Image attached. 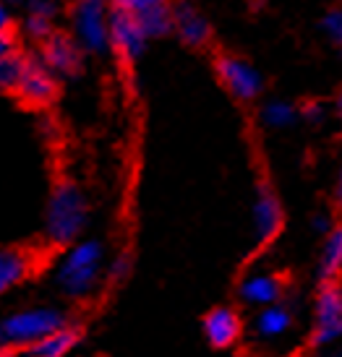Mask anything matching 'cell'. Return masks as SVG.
Returning <instances> with one entry per match:
<instances>
[{"label":"cell","instance_id":"1","mask_svg":"<svg viewBox=\"0 0 342 357\" xmlns=\"http://www.w3.org/2000/svg\"><path fill=\"white\" fill-rule=\"evenodd\" d=\"M102 264H105V248L100 240H76L55 264L52 279L66 298L87 300L100 284L105 271Z\"/></svg>","mask_w":342,"mask_h":357},{"label":"cell","instance_id":"2","mask_svg":"<svg viewBox=\"0 0 342 357\" xmlns=\"http://www.w3.org/2000/svg\"><path fill=\"white\" fill-rule=\"evenodd\" d=\"M89 219V204L84 190L63 180L58 183L50 193L47 201V211H45V232L52 245H70L81 238V232L87 227Z\"/></svg>","mask_w":342,"mask_h":357},{"label":"cell","instance_id":"3","mask_svg":"<svg viewBox=\"0 0 342 357\" xmlns=\"http://www.w3.org/2000/svg\"><path fill=\"white\" fill-rule=\"evenodd\" d=\"M61 326H66V316L58 307H24V310H16L0 321V344L16 352V349L29 347L34 342H40L42 337L58 331Z\"/></svg>","mask_w":342,"mask_h":357},{"label":"cell","instance_id":"4","mask_svg":"<svg viewBox=\"0 0 342 357\" xmlns=\"http://www.w3.org/2000/svg\"><path fill=\"white\" fill-rule=\"evenodd\" d=\"M73 40L84 52H105L110 47V6L107 0H76L73 13Z\"/></svg>","mask_w":342,"mask_h":357},{"label":"cell","instance_id":"5","mask_svg":"<svg viewBox=\"0 0 342 357\" xmlns=\"http://www.w3.org/2000/svg\"><path fill=\"white\" fill-rule=\"evenodd\" d=\"M311 344L316 349L342 344V287L334 282H324V287L319 289L313 305Z\"/></svg>","mask_w":342,"mask_h":357},{"label":"cell","instance_id":"6","mask_svg":"<svg viewBox=\"0 0 342 357\" xmlns=\"http://www.w3.org/2000/svg\"><path fill=\"white\" fill-rule=\"evenodd\" d=\"M13 91L31 107H45V105H50L55 100L58 81H55V73L42 60L24 58L19 81H16V89Z\"/></svg>","mask_w":342,"mask_h":357},{"label":"cell","instance_id":"7","mask_svg":"<svg viewBox=\"0 0 342 357\" xmlns=\"http://www.w3.org/2000/svg\"><path fill=\"white\" fill-rule=\"evenodd\" d=\"M147 42L149 37L136 16L126 13V10H110V47L123 60L141 58V52L147 50Z\"/></svg>","mask_w":342,"mask_h":357},{"label":"cell","instance_id":"8","mask_svg":"<svg viewBox=\"0 0 342 357\" xmlns=\"http://www.w3.org/2000/svg\"><path fill=\"white\" fill-rule=\"evenodd\" d=\"M217 73H220V81L225 84V89L230 91L235 100L251 102L262 91V76H259V70L241 58H232V55L220 58Z\"/></svg>","mask_w":342,"mask_h":357},{"label":"cell","instance_id":"9","mask_svg":"<svg viewBox=\"0 0 342 357\" xmlns=\"http://www.w3.org/2000/svg\"><path fill=\"white\" fill-rule=\"evenodd\" d=\"M81 47L76 40L66 34L52 31L47 40H42V63L55 73V76H73L81 68Z\"/></svg>","mask_w":342,"mask_h":357},{"label":"cell","instance_id":"10","mask_svg":"<svg viewBox=\"0 0 342 357\" xmlns=\"http://www.w3.org/2000/svg\"><path fill=\"white\" fill-rule=\"evenodd\" d=\"M251 219L259 243H269L272 238H277V232L282 227V206L277 196L267 185H262L259 193H256V199H253Z\"/></svg>","mask_w":342,"mask_h":357},{"label":"cell","instance_id":"11","mask_svg":"<svg viewBox=\"0 0 342 357\" xmlns=\"http://www.w3.org/2000/svg\"><path fill=\"white\" fill-rule=\"evenodd\" d=\"M37 258L24 248H0V298L19 287L24 279L34 271Z\"/></svg>","mask_w":342,"mask_h":357},{"label":"cell","instance_id":"12","mask_svg":"<svg viewBox=\"0 0 342 357\" xmlns=\"http://www.w3.org/2000/svg\"><path fill=\"white\" fill-rule=\"evenodd\" d=\"M282 292H285L282 279L269 274V271H253L241 282V300L253 307H267L272 303H280Z\"/></svg>","mask_w":342,"mask_h":357},{"label":"cell","instance_id":"13","mask_svg":"<svg viewBox=\"0 0 342 357\" xmlns=\"http://www.w3.org/2000/svg\"><path fill=\"white\" fill-rule=\"evenodd\" d=\"M79 328L73 326H61L58 331H52L47 337H42L40 342H34L29 347L19 349L21 357H68L73 352V347L79 344Z\"/></svg>","mask_w":342,"mask_h":357},{"label":"cell","instance_id":"14","mask_svg":"<svg viewBox=\"0 0 342 357\" xmlns=\"http://www.w3.org/2000/svg\"><path fill=\"white\" fill-rule=\"evenodd\" d=\"M290 328H292V310L288 305H282V300L262 307L256 321H253V331L264 342H277L285 334H290Z\"/></svg>","mask_w":342,"mask_h":357},{"label":"cell","instance_id":"15","mask_svg":"<svg viewBox=\"0 0 342 357\" xmlns=\"http://www.w3.org/2000/svg\"><path fill=\"white\" fill-rule=\"evenodd\" d=\"M204 334L214 347H230L241 337V318L230 307H217L204 321Z\"/></svg>","mask_w":342,"mask_h":357},{"label":"cell","instance_id":"16","mask_svg":"<svg viewBox=\"0 0 342 357\" xmlns=\"http://www.w3.org/2000/svg\"><path fill=\"white\" fill-rule=\"evenodd\" d=\"M172 29L178 31V37L186 45H191V47H199V45L209 40V24H207V19L193 6H186V3L172 10Z\"/></svg>","mask_w":342,"mask_h":357},{"label":"cell","instance_id":"17","mask_svg":"<svg viewBox=\"0 0 342 357\" xmlns=\"http://www.w3.org/2000/svg\"><path fill=\"white\" fill-rule=\"evenodd\" d=\"M319 268H322L324 282H332L334 277H340V271H342V225H337V227H332L329 232H327Z\"/></svg>","mask_w":342,"mask_h":357},{"label":"cell","instance_id":"18","mask_svg":"<svg viewBox=\"0 0 342 357\" xmlns=\"http://www.w3.org/2000/svg\"><path fill=\"white\" fill-rule=\"evenodd\" d=\"M295 120H298V109L292 107L290 102L272 100L262 107V123L269 130L292 128V126H295Z\"/></svg>","mask_w":342,"mask_h":357},{"label":"cell","instance_id":"19","mask_svg":"<svg viewBox=\"0 0 342 357\" xmlns=\"http://www.w3.org/2000/svg\"><path fill=\"white\" fill-rule=\"evenodd\" d=\"M136 19H139V24L144 26L149 40L151 37H162V34H168V31L172 29V8L168 3H162V6L147 10V13H141Z\"/></svg>","mask_w":342,"mask_h":357},{"label":"cell","instance_id":"20","mask_svg":"<svg viewBox=\"0 0 342 357\" xmlns=\"http://www.w3.org/2000/svg\"><path fill=\"white\" fill-rule=\"evenodd\" d=\"M21 63H24V58H21L16 50L0 55V94L16 89V81H19V73H21Z\"/></svg>","mask_w":342,"mask_h":357},{"label":"cell","instance_id":"21","mask_svg":"<svg viewBox=\"0 0 342 357\" xmlns=\"http://www.w3.org/2000/svg\"><path fill=\"white\" fill-rule=\"evenodd\" d=\"M162 3H165V0H112V8L126 10V13H131V16H141V13L157 8Z\"/></svg>","mask_w":342,"mask_h":357},{"label":"cell","instance_id":"22","mask_svg":"<svg viewBox=\"0 0 342 357\" xmlns=\"http://www.w3.org/2000/svg\"><path fill=\"white\" fill-rule=\"evenodd\" d=\"M27 31L34 40H47L52 34V19L45 16H27Z\"/></svg>","mask_w":342,"mask_h":357},{"label":"cell","instance_id":"23","mask_svg":"<svg viewBox=\"0 0 342 357\" xmlns=\"http://www.w3.org/2000/svg\"><path fill=\"white\" fill-rule=\"evenodd\" d=\"M27 8V16H45V19H55V3L52 0H19Z\"/></svg>","mask_w":342,"mask_h":357},{"label":"cell","instance_id":"24","mask_svg":"<svg viewBox=\"0 0 342 357\" xmlns=\"http://www.w3.org/2000/svg\"><path fill=\"white\" fill-rule=\"evenodd\" d=\"M324 31L332 42L342 45V8H334L324 16Z\"/></svg>","mask_w":342,"mask_h":357},{"label":"cell","instance_id":"25","mask_svg":"<svg viewBox=\"0 0 342 357\" xmlns=\"http://www.w3.org/2000/svg\"><path fill=\"white\" fill-rule=\"evenodd\" d=\"M128 274H131V256L121 253V256L112 258L110 268H107V277H110V282H123Z\"/></svg>","mask_w":342,"mask_h":357},{"label":"cell","instance_id":"26","mask_svg":"<svg viewBox=\"0 0 342 357\" xmlns=\"http://www.w3.org/2000/svg\"><path fill=\"white\" fill-rule=\"evenodd\" d=\"M303 115H306V118L311 120V123H319V120L324 118V109L319 107V105H308V107H306V112H303Z\"/></svg>","mask_w":342,"mask_h":357},{"label":"cell","instance_id":"27","mask_svg":"<svg viewBox=\"0 0 342 357\" xmlns=\"http://www.w3.org/2000/svg\"><path fill=\"white\" fill-rule=\"evenodd\" d=\"M10 29V16H8V8L0 3V31Z\"/></svg>","mask_w":342,"mask_h":357},{"label":"cell","instance_id":"28","mask_svg":"<svg viewBox=\"0 0 342 357\" xmlns=\"http://www.w3.org/2000/svg\"><path fill=\"white\" fill-rule=\"evenodd\" d=\"M313 229H316V232H329V219L316 217V219H313Z\"/></svg>","mask_w":342,"mask_h":357},{"label":"cell","instance_id":"29","mask_svg":"<svg viewBox=\"0 0 342 357\" xmlns=\"http://www.w3.org/2000/svg\"><path fill=\"white\" fill-rule=\"evenodd\" d=\"M319 357H342V344H334V347L322 349V355Z\"/></svg>","mask_w":342,"mask_h":357},{"label":"cell","instance_id":"30","mask_svg":"<svg viewBox=\"0 0 342 357\" xmlns=\"http://www.w3.org/2000/svg\"><path fill=\"white\" fill-rule=\"evenodd\" d=\"M0 357H13V349H8V347H3V344H0Z\"/></svg>","mask_w":342,"mask_h":357},{"label":"cell","instance_id":"31","mask_svg":"<svg viewBox=\"0 0 342 357\" xmlns=\"http://www.w3.org/2000/svg\"><path fill=\"white\" fill-rule=\"evenodd\" d=\"M337 199L342 201V172H340V180H337Z\"/></svg>","mask_w":342,"mask_h":357},{"label":"cell","instance_id":"32","mask_svg":"<svg viewBox=\"0 0 342 357\" xmlns=\"http://www.w3.org/2000/svg\"><path fill=\"white\" fill-rule=\"evenodd\" d=\"M337 109H340V115H342V94H340V100H337Z\"/></svg>","mask_w":342,"mask_h":357}]
</instances>
